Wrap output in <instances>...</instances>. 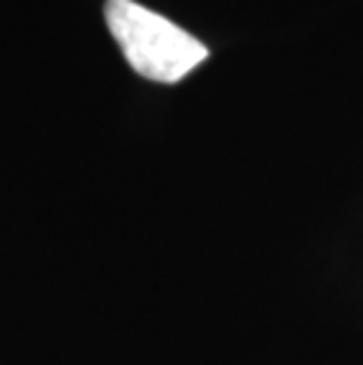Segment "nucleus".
I'll return each instance as SVG.
<instances>
[{"instance_id": "1", "label": "nucleus", "mask_w": 363, "mask_h": 365, "mask_svg": "<svg viewBox=\"0 0 363 365\" xmlns=\"http://www.w3.org/2000/svg\"><path fill=\"white\" fill-rule=\"evenodd\" d=\"M104 19L128 64L149 81H182L210 54L198 38L135 0H106Z\"/></svg>"}]
</instances>
